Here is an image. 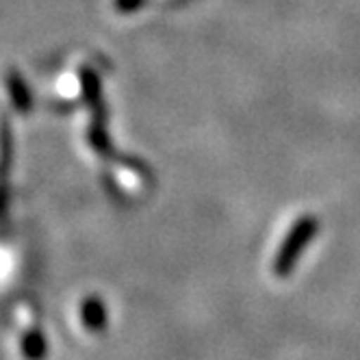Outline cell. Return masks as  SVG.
Instances as JSON below:
<instances>
[{
	"label": "cell",
	"mask_w": 360,
	"mask_h": 360,
	"mask_svg": "<svg viewBox=\"0 0 360 360\" xmlns=\"http://www.w3.org/2000/svg\"><path fill=\"white\" fill-rule=\"evenodd\" d=\"M141 3H143V0H117V9H122V11H133Z\"/></svg>",
	"instance_id": "cell-1"
}]
</instances>
